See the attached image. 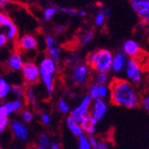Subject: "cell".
Returning <instances> with one entry per match:
<instances>
[{"label": "cell", "instance_id": "obj_1", "mask_svg": "<svg viewBox=\"0 0 149 149\" xmlns=\"http://www.w3.org/2000/svg\"><path fill=\"white\" fill-rule=\"evenodd\" d=\"M110 97L113 104L128 109L139 104V95L134 84L123 79H114L109 86Z\"/></svg>", "mask_w": 149, "mask_h": 149}, {"label": "cell", "instance_id": "obj_2", "mask_svg": "<svg viewBox=\"0 0 149 149\" xmlns=\"http://www.w3.org/2000/svg\"><path fill=\"white\" fill-rule=\"evenodd\" d=\"M113 53L107 49L97 50L96 59L92 68L97 72L108 73L111 70V65L113 61Z\"/></svg>", "mask_w": 149, "mask_h": 149}, {"label": "cell", "instance_id": "obj_3", "mask_svg": "<svg viewBox=\"0 0 149 149\" xmlns=\"http://www.w3.org/2000/svg\"><path fill=\"white\" fill-rule=\"evenodd\" d=\"M125 74L132 84H137L143 78V70L136 59L128 58L125 65Z\"/></svg>", "mask_w": 149, "mask_h": 149}, {"label": "cell", "instance_id": "obj_4", "mask_svg": "<svg viewBox=\"0 0 149 149\" xmlns=\"http://www.w3.org/2000/svg\"><path fill=\"white\" fill-rule=\"evenodd\" d=\"M22 75L25 81L29 84H36L40 80L38 66L33 61H26L22 66Z\"/></svg>", "mask_w": 149, "mask_h": 149}, {"label": "cell", "instance_id": "obj_5", "mask_svg": "<svg viewBox=\"0 0 149 149\" xmlns=\"http://www.w3.org/2000/svg\"><path fill=\"white\" fill-rule=\"evenodd\" d=\"M91 104H92V100H91L90 97L88 95L84 96L81 102H80V104L72 110L70 116L73 120H75L77 123L80 124V123L82 121V119L85 117L86 115L89 114Z\"/></svg>", "mask_w": 149, "mask_h": 149}, {"label": "cell", "instance_id": "obj_6", "mask_svg": "<svg viewBox=\"0 0 149 149\" xmlns=\"http://www.w3.org/2000/svg\"><path fill=\"white\" fill-rule=\"evenodd\" d=\"M133 10L141 18L142 22L149 21V0H129Z\"/></svg>", "mask_w": 149, "mask_h": 149}, {"label": "cell", "instance_id": "obj_7", "mask_svg": "<svg viewBox=\"0 0 149 149\" xmlns=\"http://www.w3.org/2000/svg\"><path fill=\"white\" fill-rule=\"evenodd\" d=\"M10 129L13 133V135L17 140L24 141L27 140L29 137V128L26 125L25 123L18 119H14L10 122Z\"/></svg>", "mask_w": 149, "mask_h": 149}, {"label": "cell", "instance_id": "obj_8", "mask_svg": "<svg viewBox=\"0 0 149 149\" xmlns=\"http://www.w3.org/2000/svg\"><path fill=\"white\" fill-rule=\"evenodd\" d=\"M91 106H92V108H90L91 109L90 115L93 119H95L97 122H99L104 117V115L107 113V104L104 100L96 99L91 104Z\"/></svg>", "mask_w": 149, "mask_h": 149}, {"label": "cell", "instance_id": "obj_9", "mask_svg": "<svg viewBox=\"0 0 149 149\" xmlns=\"http://www.w3.org/2000/svg\"><path fill=\"white\" fill-rule=\"evenodd\" d=\"M89 68L86 64L80 63L73 67L72 72V79L77 84H83L88 79Z\"/></svg>", "mask_w": 149, "mask_h": 149}, {"label": "cell", "instance_id": "obj_10", "mask_svg": "<svg viewBox=\"0 0 149 149\" xmlns=\"http://www.w3.org/2000/svg\"><path fill=\"white\" fill-rule=\"evenodd\" d=\"M45 40H46V46L49 55V57L51 58L55 62H58L60 61L61 52L60 46L52 38V36L50 35H47L46 38H45Z\"/></svg>", "mask_w": 149, "mask_h": 149}, {"label": "cell", "instance_id": "obj_11", "mask_svg": "<svg viewBox=\"0 0 149 149\" xmlns=\"http://www.w3.org/2000/svg\"><path fill=\"white\" fill-rule=\"evenodd\" d=\"M127 60H128V57L123 52V51L116 53L114 56H113L111 70L115 73L122 72L123 70L125 69Z\"/></svg>", "mask_w": 149, "mask_h": 149}, {"label": "cell", "instance_id": "obj_12", "mask_svg": "<svg viewBox=\"0 0 149 149\" xmlns=\"http://www.w3.org/2000/svg\"><path fill=\"white\" fill-rule=\"evenodd\" d=\"M140 51H141L140 46L134 40H128L123 45V52L127 57L133 58V59H135L139 55Z\"/></svg>", "mask_w": 149, "mask_h": 149}, {"label": "cell", "instance_id": "obj_13", "mask_svg": "<svg viewBox=\"0 0 149 149\" xmlns=\"http://www.w3.org/2000/svg\"><path fill=\"white\" fill-rule=\"evenodd\" d=\"M18 46L22 50L30 51L36 49L38 47V40L31 35H24L18 40Z\"/></svg>", "mask_w": 149, "mask_h": 149}, {"label": "cell", "instance_id": "obj_14", "mask_svg": "<svg viewBox=\"0 0 149 149\" xmlns=\"http://www.w3.org/2000/svg\"><path fill=\"white\" fill-rule=\"evenodd\" d=\"M97 123L98 122L95 119H93L90 114H88L82 119V121L80 123V125L83 133H85L89 135H93L96 132Z\"/></svg>", "mask_w": 149, "mask_h": 149}, {"label": "cell", "instance_id": "obj_15", "mask_svg": "<svg viewBox=\"0 0 149 149\" xmlns=\"http://www.w3.org/2000/svg\"><path fill=\"white\" fill-rule=\"evenodd\" d=\"M40 80L44 84L46 92L49 96H51L54 91V75L47 72H44V70L40 69Z\"/></svg>", "mask_w": 149, "mask_h": 149}, {"label": "cell", "instance_id": "obj_16", "mask_svg": "<svg viewBox=\"0 0 149 149\" xmlns=\"http://www.w3.org/2000/svg\"><path fill=\"white\" fill-rule=\"evenodd\" d=\"M23 64H24V61H23V59H22V56H21L20 53L18 52V51H15V52H13L10 55V57L8 58V65L12 70H15V72L21 70Z\"/></svg>", "mask_w": 149, "mask_h": 149}, {"label": "cell", "instance_id": "obj_17", "mask_svg": "<svg viewBox=\"0 0 149 149\" xmlns=\"http://www.w3.org/2000/svg\"><path fill=\"white\" fill-rule=\"evenodd\" d=\"M38 68L44 70V72H47L49 73H51L54 75L58 70V65H57V62H55L51 58L44 57L40 61Z\"/></svg>", "mask_w": 149, "mask_h": 149}, {"label": "cell", "instance_id": "obj_18", "mask_svg": "<svg viewBox=\"0 0 149 149\" xmlns=\"http://www.w3.org/2000/svg\"><path fill=\"white\" fill-rule=\"evenodd\" d=\"M66 125H67V127L69 128V130L72 132V134H74L75 136L80 137L84 134L82 129L81 127V125L79 124V123H77L75 120H73L70 116H69V117L67 118Z\"/></svg>", "mask_w": 149, "mask_h": 149}, {"label": "cell", "instance_id": "obj_19", "mask_svg": "<svg viewBox=\"0 0 149 149\" xmlns=\"http://www.w3.org/2000/svg\"><path fill=\"white\" fill-rule=\"evenodd\" d=\"M11 92V85L5 79L0 80V99H4Z\"/></svg>", "mask_w": 149, "mask_h": 149}, {"label": "cell", "instance_id": "obj_20", "mask_svg": "<svg viewBox=\"0 0 149 149\" xmlns=\"http://www.w3.org/2000/svg\"><path fill=\"white\" fill-rule=\"evenodd\" d=\"M110 81V76L108 73L97 72L94 76V83L97 85H107Z\"/></svg>", "mask_w": 149, "mask_h": 149}, {"label": "cell", "instance_id": "obj_21", "mask_svg": "<svg viewBox=\"0 0 149 149\" xmlns=\"http://www.w3.org/2000/svg\"><path fill=\"white\" fill-rule=\"evenodd\" d=\"M11 92L17 99H21L25 96L26 93V88L21 84H16V85L11 86Z\"/></svg>", "mask_w": 149, "mask_h": 149}, {"label": "cell", "instance_id": "obj_22", "mask_svg": "<svg viewBox=\"0 0 149 149\" xmlns=\"http://www.w3.org/2000/svg\"><path fill=\"white\" fill-rule=\"evenodd\" d=\"M97 94H98V99L105 100L110 96V89L107 85H98L97 87Z\"/></svg>", "mask_w": 149, "mask_h": 149}, {"label": "cell", "instance_id": "obj_23", "mask_svg": "<svg viewBox=\"0 0 149 149\" xmlns=\"http://www.w3.org/2000/svg\"><path fill=\"white\" fill-rule=\"evenodd\" d=\"M51 139L49 137V135L48 134H41L38 137V144L40 146L44 147V148H49L51 146Z\"/></svg>", "mask_w": 149, "mask_h": 149}, {"label": "cell", "instance_id": "obj_24", "mask_svg": "<svg viewBox=\"0 0 149 149\" xmlns=\"http://www.w3.org/2000/svg\"><path fill=\"white\" fill-rule=\"evenodd\" d=\"M8 120H9L8 115L6 113L3 106L1 105L0 106V127L5 129L6 126L8 125V123H9Z\"/></svg>", "mask_w": 149, "mask_h": 149}, {"label": "cell", "instance_id": "obj_25", "mask_svg": "<svg viewBox=\"0 0 149 149\" xmlns=\"http://www.w3.org/2000/svg\"><path fill=\"white\" fill-rule=\"evenodd\" d=\"M25 96L27 97L28 101L31 103L32 105H36L37 103V96H36V93L34 92V89L33 88H28L26 90V93H25Z\"/></svg>", "mask_w": 149, "mask_h": 149}, {"label": "cell", "instance_id": "obj_26", "mask_svg": "<svg viewBox=\"0 0 149 149\" xmlns=\"http://www.w3.org/2000/svg\"><path fill=\"white\" fill-rule=\"evenodd\" d=\"M57 109L59 110V112L64 114H67L70 113V106L68 104V102L63 99L60 100L57 102Z\"/></svg>", "mask_w": 149, "mask_h": 149}, {"label": "cell", "instance_id": "obj_27", "mask_svg": "<svg viewBox=\"0 0 149 149\" xmlns=\"http://www.w3.org/2000/svg\"><path fill=\"white\" fill-rule=\"evenodd\" d=\"M78 149H92L88 137L84 134L79 137V147H78Z\"/></svg>", "mask_w": 149, "mask_h": 149}, {"label": "cell", "instance_id": "obj_28", "mask_svg": "<svg viewBox=\"0 0 149 149\" xmlns=\"http://www.w3.org/2000/svg\"><path fill=\"white\" fill-rule=\"evenodd\" d=\"M8 29L6 31V34L8 40H14L17 35V28L16 27L15 24H12Z\"/></svg>", "mask_w": 149, "mask_h": 149}, {"label": "cell", "instance_id": "obj_29", "mask_svg": "<svg viewBox=\"0 0 149 149\" xmlns=\"http://www.w3.org/2000/svg\"><path fill=\"white\" fill-rule=\"evenodd\" d=\"M66 63L68 64V65L72 66V67H75V66L78 65V64L81 63V60H80V58L78 55L72 54V55H70V57H68L66 59Z\"/></svg>", "mask_w": 149, "mask_h": 149}, {"label": "cell", "instance_id": "obj_30", "mask_svg": "<svg viewBox=\"0 0 149 149\" xmlns=\"http://www.w3.org/2000/svg\"><path fill=\"white\" fill-rule=\"evenodd\" d=\"M34 118V114L29 110H23L21 112V119L23 123H30Z\"/></svg>", "mask_w": 149, "mask_h": 149}, {"label": "cell", "instance_id": "obj_31", "mask_svg": "<svg viewBox=\"0 0 149 149\" xmlns=\"http://www.w3.org/2000/svg\"><path fill=\"white\" fill-rule=\"evenodd\" d=\"M12 24H14V23L12 22L11 19L8 16H6L3 12H0V26L8 28Z\"/></svg>", "mask_w": 149, "mask_h": 149}, {"label": "cell", "instance_id": "obj_32", "mask_svg": "<svg viewBox=\"0 0 149 149\" xmlns=\"http://www.w3.org/2000/svg\"><path fill=\"white\" fill-rule=\"evenodd\" d=\"M97 87H98V85L95 84V83L92 84V85L90 86L88 96L91 98V100L94 101L96 99H98V94H97Z\"/></svg>", "mask_w": 149, "mask_h": 149}, {"label": "cell", "instance_id": "obj_33", "mask_svg": "<svg viewBox=\"0 0 149 149\" xmlns=\"http://www.w3.org/2000/svg\"><path fill=\"white\" fill-rule=\"evenodd\" d=\"M105 15H104V12H99L97 16L95 17V24L98 26V27H102V26L104 25L105 23Z\"/></svg>", "mask_w": 149, "mask_h": 149}, {"label": "cell", "instance_id": "obj_34", "mask_svg": "<svg viewBox=\"0 0 149 149\" xmlns=\"http://www.w3.org/2000/svg\"><path fill=\"white\" fill-rule=\"evenodd\" d=\"M56 13H57V9L55 8H52V6L51 8H48L44 11V17L46 20H49L51 17L55 16Z\"/></svg>", "mask_w": 149, "mask_h": 149}, {"label": "cell", "instance_id": "obj_35", "mask_svg": "<svg viewBox=\"0 0 149 149\" xmlns=\"http://www.w3.org/2000/svg\"><path fill=\"white\" fill-rule=\"evenodd\" d=\"M13 109H14V112H17L19 110H21V108L23 107V102L21 101V99H16L14 101L11 102Z\"/></svg>", "mask_w": 149, "mask_h": 149}, {"label": "cell", "instance_id": "obj_36", "mask_svg": "<svg viewBox=\"0 0 149 149\" xmlns=\"http://www.w3.org/2000/svg\"><path fill=\"white\" fill-rule=\"evenodd\" d=\"M93 37H94V35H93V32H88V33L84 35L82 37V38H81L82 44H87V43H89L93 38Z\"/></svg>", "mask_w": 149, "mask_h": 149}, {"label": "cell", "instance_id": "obj_37", "mask_svg": "<svg viewBox=\"0 0 149 149\" xmlns=\"http://www.w3.org/2000/svg\"><path fill=\"white\" fill-rule=\"evenodd\" d=\"M40 121H41V123L43 125H49V123H50V121H51V119H50V116L47 113H43L41 115H40Z\"/></svg>", "mask_w": 149, "mask_h": 149}, {"label": "cell", "instance_id": "obj_38", "mask_svg": "<svg viewBox=\"0 0 149 149\" xmlns=\"http://www.w3.org/2000/svg\"><path fill=\"white\" fill-rule=\"evenodd\" d=\"M59 10L61 11V12H63V13H66V14L72 15V16L77 15V10L72 9V8H59Z\"/></svg>", "mask_w": 149, "mask_h": 149}, {"label": "cell", "instance_id": "obj_39", "mask_svg": "<svg viewBox=\"0 0 149 149\" xmlns=\"http://www.w3.org/2000/svg\"><path fill=\"white\" fill-rule=\"evenodd\" d=\"M141 103H142V106L145 109L148 110L149 109V96L148 95L144 96L141 100Z\"/></svg>", "mask_w": 149, "mask_h": 149}, {"label": "cell", "instance_id": "obj_40", "mask_svg": "<svg viewBox=\"0 0 149 149\" xmlns=\"http://www.w3.org/2000/svg\"><path fill=\"white\" fill-rule=\"evenodd\" d=\"M95 149H110V147L105 142L98 140V143H97V145H96Z\"/></svg>", "mask_w": 149, "mask_h": 149}, {"label": "cell", "instance_id": "obj_41", "mask_svg": "<svg viewBox=\"0 0 149 149\" xmlns=\"http://www.w3.org/2000/svg\"><path fill=\"white\" fill-rule=\"evenodd\" d=\"M88 140H89V142H90L91 146L93 147V148H95L97 143H98V139H97L95 136H93V135H90V136L88 137Z\"/></svg>", "mask_w": 149, "mask_h": 149}, {"label": "cell", "instance_id": "obj_42", "mask_svg": "<svg viewBox=\"0 0 149 149\" xmlns=\"http://www.w3.org/2000/svg\"><path fill=\"white\" fill-rule=\"evenodd\" d=\"M6 43H8V38H6V34L0 33V48L4 47Z\"/></svg>", "mask_w": 149, "mask_h": 149}, {"label": "cell", "instance_id": "obj_43", "mask_svg": "<svg viewBox=\"0 0 149 149\" xmlns=\"http://www.w3.org/2000/svg\"><path fill=\"white\" fill-rule=\"evenodd\" d=\"M64 30H65V26L64 25H61V26H59V27H57V29H56L57 33H61V32Z\"/></svg>", "mask_w": 149, "mask_h": 149}, {"label": "cell", "instance_id": "obj_44", "mask_svg": "<svg viewBox=\"0 0 149 149\" xmlns=\"http://www.w3.org/2000/svg\"><path fill=\"white\" fill-rule=\"evenodd\" d=\"M49 148L50 149H61V146L58 145L57 143H55V142H52V143H51V146H50Z\"/></svg>", "mask_w": 149, "mask_h": 149}, {"label": "cell", "instance_id": "obj_45", "mask_svg": "<svg viewBox=\"0 0 149 149\" xmlns=\"http://www.w3.org/2000/svg\"><path fill=\"white\" fill-rule=\"evenodd\" d=\"M8 2H9V0H0V8H3Z\"/></svg>", "mask_w": 149, "mask_h": 149}, {"label": "cell", "instance_id": "obj_46", "mask_svg": "<svg viewBox=\"0 0 149 149\" xmlns=\"http://www.w3.org/2000/svg\"><path fill=\"white\" fill-rule=\"evenodd\" d=\"M77 15H79L80 17H85L86 16V11L85 10H80V11H77Z\"/></svg>", "mask_w": 149, "mask_h": 149}, {"label": "cell", "instance_id": "obj_47", "mask_svg": "<svg viewBox=\"0 0 149 149\" xmlns=\"http://www.w3.org/2000/svg\"><path fill=\"white\" fill-rule=\"evenodd\" d=\"M104 15H105V17H109L110 16H111V9L110 8H106L105 9V12H104Z\"/></svg>", "mask_w": 149, "mask_h": 149}, {"label": "cell", "instance_id": "obj_48", "mask_svg": "<svg viewBox=\"0 0 149 149\" xmlns=\"http://www.w3.org/2000/svg\"><path fill=\"white\" fill-rule=\"evenodd\" d=\"M34 149H47V148H44V147H41L40 146H35Z\"/></svg>", "mask_w": 149, "mask_h": 149}, {"label": "cell", "instance_id": "obj_49", "mask_svg": "<svg viewBox=\"0 0 149 149\" xmlns=\"http://www.w3.org/2000/svg\"><path fill=\"white\" fill-rule=\"evenodd\" d=\"M4 130H5V129H3V128L0 127V134H2V133L4 132Z\"/></svg>", "mask_w": 149, "mask_h": 149}, {"label": "cell", "instance_id": "obj_50", "mask_svg": "<svg viewBox=\"0 0 149 149\" xmlns=\"http://www.w3.org/2000/svg\"><path fill=\"white\" fill-rule=\"evenodd\" d=\"M2 79V77H1V73H0V80H1Z\"/></svg>", "mask_w": 149, "mask_h": 149}, {"label": "cell", "instance_id": "obj_51", "mask_svg": "<svg viewBox=\"0 0 149 149\" xmlns=\"http://www.w3.org/2000/svg\"><path fill=\"white\" fill-rule=\"evenodd\" d=\"M0 149H3V148H2V147H0Z\"/></svg>", "mask_w": 149, "mask_h": 149}]
</instances>
